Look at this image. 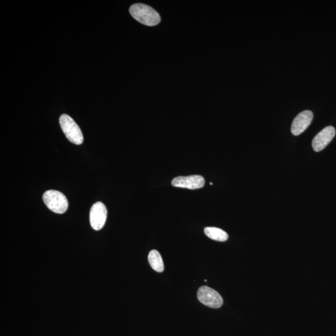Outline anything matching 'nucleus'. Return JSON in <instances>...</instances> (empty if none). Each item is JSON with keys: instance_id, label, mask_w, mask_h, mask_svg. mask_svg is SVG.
<instances>
[{"instance_id": "nucleus-1", "label": "nucleus", "mask_w": 336, "mask_h": 336, "mask_svg": "<svg viewBox=\"0 0 336 336\" xmlns=\"http://www.w3.org/2000/svg\"><path fill=\"white\" fill-rule=\"evenodd\" d=\"M129 13L132 17L145 25L154 26L161 21L158 13L147 5L137 4L132 5L129 8Z\"/></svg>"}, {"instance_id": "nucleus-2", "label": "nucleus", "mask_w": 336, "mask_h": 336, "mask_svg": "<svg viewBox=\"0 0 336 336\" xmlns=\"http://www.w3.org/2000/svg\"><path fill=\"white\" fill-rule=\"evenodd\" d=\"M59 123L62 130L67 139L76 145H81L84 142L83 134L79 126L68 115L63 114L59 118Z\"/></svg>"}, {"instance_id": "nucleus-3", "label": "nucleus", "mask_w": 336, "mask_h": 336, "mask_svg": "<svg viewBox=\"0 0 336 336\" xmlns=\"http://www.w3.org/2000/svg\"><path fill=\"white\" fill-rule=\"evenodd\" d=\"M43 199L47 207L55 213L64 214L68 210V200L62 192L49 190L44 194Z\"/></svg>"}, {"instance_id": "nucleus-4", "label": "nucleus", "mask_w": 336, "mask_h": 336, "mask_svg": "<svg viewBox=\"0 0 336 336\" xmlns=\"http://www.w3.org/2000/svg\"><path fill=\"white\" fill-rule=\"evenodd\" d=\"M197 296L201 304L212 308H219L224 303L222 297L218 292L206 286H201L199 288Z\"/></svg>"}, {"instance_id": "nucleus-5", "label": "nucleus", "mask_w": 336, "mask_h": 336, "mask_svg": "<svg viewBox=\"0 0 336 336\" xmlns=\"http://www.w3.org/2000/svg\"><path fill=\"white\" fill-rule=\"evenodd\" d=\"M107 218V209L104 204L97 202L91 208L90 223L91 227L95 230H100L106 224Z\"/></svg>"}, {"instance_id": "nucleus-6", "label": "nucleus", "mask_w": 336, "mask_h": 336, "mask_svg": "<svg viewBox=\"0 0 336 336\" xmlns=\"http://www.w3.org/2000/svg\"><path fill=\"white\" fill-rule=\"evenodd\" d=\"M172 184L176 188L197 189L203 188L205 184V180L203 176L199 175L178 176L173 179Z\"/></svg>"}, {"instance_id": "nucleus-7", "label": "nucleus", "mask_w": 336, "mask_h": 336, "mask_svg": "<svg viewBox=\"0 0 336 336\" xmlns=\"http://www.w3.org/2000/svg\"><path fill=\"white\" fill-rule=\"evenodd\" d=\"M335 136V129L329 126L316 135L313 140L312 146L316 152H319L329 144Z\"/></svg>"}, {"instance_id": "nucleus-8", "label": "nucleus", "mask_w": 336, "mask_h": 336, "mask_svg": "<svg viewBox=\"0 0 336 336\" xmlns=\"http://www.w3.org/2000/svg\"><path fill=\"white\" fill-rule=\"evenodd\" d=\"M313 119V112L310 110H305L300 113L294 118L292 123L291 131L292 134L297 136L304 132L310 125Z\"/></svg>"}, {"instance_id": "nucleus-9", "label": "nucleus", "mask_w": 336, "mask_h": 336, "mask_svg": "<svg viewBox=\"0 0 336 336\" xmlns=\"http://www.w3.org/2000/svg\"><path fill=\"white\" fill-rule=\"evenodd\" d=\"M148 261L154 271L161 273L164 271V263L160 253L156 250H151L148 255Z\"/></svg>"}, {"instance_id": "nucleus-10", "label": "nucleus", "mask_w": 336, "mask_h": 336, "mask_svg": "<svg viewBox=\"0 0 336 336\" xmlns=\"http://www.w3.org/2000/svg\"><path fill=\"white\" fill-rule=\"evenodd\" d=\"M205 233L209 239L214 241L225 242L228 238V234L225 231L217 227H206L205 228Z\"/></svg>"}]
</instances>
